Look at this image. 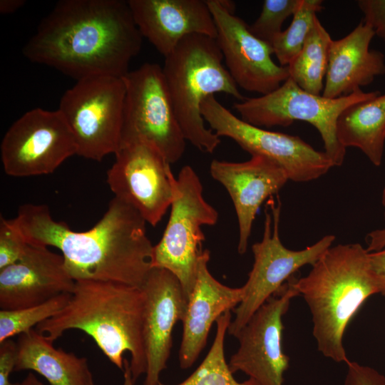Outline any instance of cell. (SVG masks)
Instances as JSON below:
<instances>
[{
  "mask_svg": "<svg viewBox=\"0 0 385 385\" xmlns=\"http://www.w3.org/2000/svg\"><path fill=\"white\" fill-rule=\"evenodd\" d=\"M125 86L123 78L94 76L77 81L58 111L72 131L77 155L101 161L121 142Z\"/></svg>",
  "mask_w": 385,
  "mask_h": 385,
  "instance_id": "cell-8",
  "label": "cell"
},
{
  "mask_svg": "<svg viewBox=\"0 0 385 385\" xmlns=\"http://www.w3.org/2000/svg\"><path fill=\"white\" fill-rule=\"evenodd\" d=\"M134 384L135 381L133 379L131 371L130 369V363L127 359H125L123 385H134ZM91 385H95L93 380L91 381Z\"/></svg>",
  "mask_w": 385,
  "mask_h": 385,
  "instance_id": "cell-36",
  "label": "cell"
},
{
  "mask_svg": "<svg viewBox=\"0 0 385 385\" xmlns=\"http://www.w3.org/2000/svg\"><path fill=\"white\" fill-rule=\"evenodd\" d=\"M25 4L24 0H1L0 12L2 14H12L21 8Z\"/></svg>",
  "mask_w": 385,
  "mask_h": 385,
  "instance_id": "cell-35",
  "label": "cell"
},
{
  "mask_svg": "<svg viewBox=\"0 0 385 385\" xmlns=\"http://www.w3.org/2000/svg\"><path fill=\"white\" fill-rule=\"evenodd\" d=\"M369 257L371 270L377 282L379 293L385 297V247L369 252Z\"/></svg>",
  "mask_w": 385,
  "mask_h": 385,
  "instance_id": "cell-33",
  "label": "cell"
},
{
  "mask_svg": "<svg viewBox=\"0 0 385 385\" xmlns=\"http://www.w3.org/2000/svg\"><path fill=\"white\" fill-rule=\"evenodd\" d=\"M143 37L164 57L185 36L217 37L216 26L206 0H128Z\"/></svg>",
  "mask_w": 385,
  "mask_h": 385,
  "instance_id": "cell-19",
  "label": "cell"
},
{
  "mask_svg": "<svg viewBox=\"0 0 385 385\" xmlns=\"http://www.w3.org/2000/svg\"><path fill=\"white\" fill-rule=\"evenodd\" d=\"M16 385H44L33 373L29 372L27 376Z\"/></svg>",
  "mask_w": 385,
  "mask_h": 385,
  "instance_id": "cell-37",
  "label": "cell"
},
{
  "mask_svg": "<svg viewBox=\"0 0 385 385\" xmlns=\"http://www.w3.org/2000/svg\"><path fill=\"white\" fill-rule=\"evenodd\" d=\"M210 251L204 250L197 270L196 280L188 300L179 350L180 366L190 368L205 348L212 324L224 313L235 309L243 297V289L219 282L210 274Z\"/></svg>",
  "mask_w": 385,
  "mask_h": 385,
  "instance_id": "cell-20",
  "label": "cell"
},
{
  "mask_svg": "<svg viewBox=\"0 0 385 385\" xmlns=\"http://www.w3.org/2000/svg\"><path fill=\"white\" fill-rule=\"evenodd\" d=\"M17 349L14 371H34L50 385H91L93 380L86 357L54 347L36 330L20 334Z\"/></svg>",
  "mask_w": 385,
  "mask_h": 385,
  "instance_id": "cell-22",
  "label": "cell"
},
{
  "mask_svg": "<svg viewBox=\"0 0 385 385\" xmlns=\"http://www.w3.org/2000/svg\"><path fill=\"white\" fill-rule=\"evenodd\" d=\"M75 282L61 255L29 244L18 262L0 270V309L30 307L71 294Z\"/></svg>",
  "mask_w": 385,
  "mask_h": 385,
  "instance_id": "cell-18",
  "label": "cell"
},
{
  "mask_svg": "<svg viewBox=\"0 0 385 385\" xmlns=\"http://www.w3.org/2000/svg\"><path fill=\"white\" fill-rule=\"evenodd\" d=\"M301 0H265L258 18L249 26L250 32L259 39L271 43L282 32L285 20L293 16Z\"/></svg>",
  "mask_w": 385,
  "mask_h": 385,
  "instance_id": "cell-28",
  "label": "cell"
},
{
  "mask_svg": "<svg viewBox=\"0 0 385 385\" xmlns=\"http://www.w3.org/2000/svg\"><path fill=\"white\" fill-rule=\"evenodd\" d=\"M144 294L143 335L146 357L144 385H158L166 368L172 332L185 314L188 299L178 278L170 271L153 267L140 288Z\"/></svg>",
  "mask_w": 385,
  "mask_h": 385,
  "instance_id": "cell-16",
  "label": "cell"
},
{
  "mask_svg": "<svg viewBox=\"0 0 385 385\" xmlns=\"http://www.w3.org/2000/svg\"><path fill=\"white\" fill-rule=\"evenodd\" d=\"M337 136L344 148H359L374 165H381L385 143V93L344 109L337 121Z\"/></svg>",
  "mask_w": 385,
  "mask_h": 385,
  "instance_id": "cell-23",
  "label": "cell"
},
{
  "mask_svg": "<svg viewBox=\"0 0 385 385\" xmlns=\"http://www.w3.org/2000/svg\"><path fill=\"white\" fill-rule=\"evenodd\" d=\"M210 173L232 200L239 228L237 251L242 255L247 251L260 206L278 195L289 180L287 175L276 163L259 155L238 163L213 160Z\"/></svg>",
  "mask_w": 385,
  "mask_h": 385,
  "instance_id": "cell-17",
  "label": "cell"
},
{
  "mask_svg": "<svg viewBox=\"0 0 385 385\" xmlns=\"http://www.w3.org/2000/svg\"><path fill=\"white\" fill-rule=\"evenodd\" d=\"M297 278H289L236 335L240 346L228 363L233 374L242 371L260 385H283L289 359L282 346V317L292 299L299 295Z\"/></svg>",
  "mask_w": 385,
  "mask_h": 385,
  "instance_id": "cell-14",
  "label": "cell"
},
{
  "mask_svg": "<svg viewBox=\"0 0 385 385\" xmlns=\"http://www.w3.org/2000/svg\"><path fill=\"white\" fill-rule=\"evenodd\" d=\"M14 220L29 244L58 249L75 281L141 288L153 268L154 245L147 235L146 221L118 197L87 231H73L64 222L55 220L46 205L24 204Z\"/></svg>",
  "mask_w": 385,
  "mask_h": 385,
  "instance_id": "cell-2",
  "label": "cell"
},
{
  "mask_svg": "<svg viewBox=\"0 0 385 385\" xmlns=\"http://www.w3.org/2000/svg\"><path fill=\"white\" fill-rule=\"evenodd\" d=\"M29 243L14 219L0 218V270L18 262Z\"/></svg>",
  "mask_w": 385,
  "mask_h": 385,
  "instance_id": "cell-29",
  "label": "cell"
},
{
  "mask_svg": "<svg viewBox=\"0 0 385 385\" xmlns=\"http://www.w3.org/2000/svg\"><path fill=\"white\" fill-rule=\"evenodd\" d=\"M206 3L216 26V41L237 86L261 96L279 88L289 77V70L273 61L271 45L255 36L249 25L235 15L232 1Z\"/></svg>",
  "mask_w": 385,
  "mask_h": 385,
  "instance_id": "cell-15",
  "label": "cell"
},
{
  "mask_svg": "<svg viewBox=\"0 0 385 385\" xmlns=\"http://www.w3.org/2000/svg\"><path fill=\"white\" fill-rule=\"evenodd\" d=\"M379 91L359 89L350 95L327 98L302 89L290 77L271 93L245 98L234 103V109L244 121L257 127L288 126L294 121L307 122L319 133L324 152L334 166L343 164L346 148L337 136V121L341 113L358 102L371 99Z\"/></svg>",
  "mask_w": 385,
  "mask_h": 385,
  "instance_id": "cell-6",
  "label": "cell"
},
{
  "mask_svg": "<svg viewBox=\"0 0 385 385\" xmlns=\"http://www.w3.org/2000/svg\"><path fill=\"white\" fill-rule=\"evenodd\" d=\"M125 86L120 145H155L170 164L183 156L186 140L175 115L162 67L145 63L122 77Z\"/></svg>",
  "mask_w": 385,
  "mask_h": 385,
  "instance_id": "cell-10",
  "label": "cell"
},
{
  "mask_svg": "<svg viewBox=\"0 0 385 385\" xmlns=\"http://www.w3.org/2000/svg\"><path fill=\"white\" fill-rule=\"evenodd\" d=\"M344 385H385V376L376 369L349 361Z\"/></svg>",
  "mask_w": 385,
  "mask_h": 385,
  "instance_id": "cell-31",
  "label": "cell"
},
{
  "mask_svg": "<svg viewBox=\"0 0 385 385\" xmlns=\"http://www.w3.org/2000/svg\"><path fill=\"white\" fill-rule=\"evenodd\" d=\"M71 297L70 293L55 297L42 304L11 310H0V343L21 334L62 310Z\"/></svg>",
  "mask_w": 385,
  "mask_h": 385,
  "instance_id": "cell-27",
  "label": "cell"
},
{
  "mask_svg": "<svg viewBox=\"0 0 385 385\" xmlns=\"http://www.w3.org/2000/svg\"><path fill=\"white\" fill-rule=\"evenodd\" d=\"M231 321L230 311L217 319L215 337L205 358L188 379L177 385H260L250 378L243 382L237 381L225 361L224 341ZM158 385L165 384L160 382Z\"/></svg>",
  "mask_w": 385,
  "mask_h": 385,
  "instance_id": "cell-25",
  "label": "cell"
},
{
  "mask_svg": "<svg viewBox=\"0 0 385 385\" xmlns=\"http://www.w3.org/2000/svg\"><path fill=\"white\" fill-rule=\"evenodd\" d=\"M322 4V0H301L290 25L274 38L271 46L280 66H287L300 52Z\"/></svg>",
  "mask_w": 385,
  "mask_h": 385,
  "instance_id": "cell-26",
  "label": "cell"
},
{
  "mask_svg": "<svg viewBox=\"0 0 385 385\" xmlns=\"http://www.w3.org/2000/svg\"><path fill=\"white\" fill-rule=\"evenodd\" d=\"M357 5L364 14V21L385 42V0H359Z\"/></svg>",
  "mask_w": 385,
  "mask_h": 385,
  "instance_id": "cell-30",
  "label": "cell"
},
{
  "mask_svg": "<svg viewBox=\"0 0 385 385\" xmlns=\"http://www.w3.org/2000/svg\"><path fill=\"white\" fill-rule=\"evenodd\" d=\"M215 38L192 34L183 38L165 57L162 67L174 111L185 140L204 153H212L220 138L204 123L201 106L216 93L242 101L238 86L222 63Z\"/></svg>",
  "mask_w": 385,
  "mask_h": 385,
  "instance_id": "cell-5",
  "label": "cell"
},
{
  "mask_svg": "<svg viewBox=\"0 0 385 385\" xmlns=\"http://www.w3.org/2000/svg\"><path fill=\"white\" fill-rule=\"evenodd\" d=\"M173 188L170 217L160 240L153 247V267L172 272L188 300L204 250L202 227L215 225L218 212L205 200L201 181L190 165L182 168Z\"/></svg>",
  "mask_w": 385,
  "mask_h": 385,
  "instance_id": "cell-7",
  "label": "cell"
},
{
  "mask_svg": "<svg viewBox=\"0 0 385 385\" xmlns=\"http://www.w3.org/2000/svg\"><path fill=\"white\" fill-rule=\"evenodd\" d=\"M144 294L140 288L111 282L76 281L66 307L36 330L54 342L69 329L90 336L106 357L123 371L128 351L134 381L146 372L143 335Z\"/></svg>",
  "mask_w": 385,
  "mask_h": 385,
  "instance_id": "cell-3",
  "label": "cell"
},
{
  "mask_svg": "<svg viewBox=\"0 0 385 385\" xmlns=\"http://www.w3.org/2000/svg\"><path fill=\"white\" fill-rule=\"evenodd\" d=\"M369 252L359 243L329 247L296 287L307 304L318 350L336 362L349 360L344 332L364 302L379 293L371 270Z\"/></svg>",
  "mask_w": 385,
  "mask_h": 385,
  "instance_id": "cell-4",
  "label": "cell"
},
{
  "mask_svg": "<svg viewBox=\"0 0 385 385\" xmlns=\"http://www.w3.org/2000/svg\"><path fill=\"white\" fill-rule=\"evenodd\" d=\"M142 42L128 1L61 0L22 51L31 62L76 81L94 76L122 78Z\"/></svg>",
  "mask_w": 385,
  "mask_h": 385,
  "instance_id": "cell-1",
  "label": "cell"
},
{
  "mask_svg": "<svg viewBox=\"0 0 385 385\" xmlns=\"http://www.w3.org/2000/svg\"><path fill=\"white\" fill-rule=\"evenodd\" d=\"M203 119L217 135L236 142L252 156L268 158L279 165L289 180L306 183L335 167L324 151L315 150L297 135L264 129L234 115L212 95L201 106Z\"/></svg>",
  "mask_w": 385,
  "mask_h": 385,
  "instance_id": "cell-11",
  "label": "cell"
},
{
  "mask_svg": "<svg viewBox=\"0 0 385 385\" xmlns=\"http://www.w3.org/2000/svg\"><path fill=\"white\" fill-rule=\"evenodd\" d=\"M17 342L11 339L0 343V385H16L9 380L17 361Z\"/></svg>",
  "mask_w": 385,
  "mask_h": 385,
  "instance_id": "cell-32",
  "label": "cell"
},
{
  "mask_svg": "<svg viewBox=\"0 0 385 385\" xmlns=\"http://www.w3.org/2000/svg\"><path fill=\"white\" fill-rule=\"evenodd\" d=\"M332 41L317 16L300 52L287 66L289 77L309 93L323 91Z\"/></svg>",
  "mask_w": 385,
  "mask_h": 385,
  "instance_id": "cell-24",
  "label": "cell"
},
{
  "mask_svg": "<svg viewBox=\"0 0 385 385\" xmlns=\"http://www.w3.org/2000/svg\"><path fill=\"white\" fill-rule=\"evenodd\" d=\"M374 36V29L362 21L346 36L332 41L324 97L350 95L385 74L384 55L369 48Z\"/></svg>",
  "mask_w": 385,
  "mask_h": 385,
  "instance_id": "cell-21",
  "label": "cell"
},
{
  "mask_svg": "<svg viewBox=\"0 0 385 385\" xmlns=\"http://www.w3.org/2000/svg\"><path fill=\"white\" fill-rule=\"evenodd\" d=\"M381 204H382V206L384 208V220H385V187L384 188L383 191H382Z\"/></svg>",
  "mask_w": 385,
  "mask_h": 385,
  "instance_id": "cell-38",
  "label": "cell"
},
{
  "mask_svg": "<svg viewBox=\"0 0 385 385\" xmlns=\"http://www.w3.org/2000/svg\"><path fill=\"white\" fill-rule=\"evenodd\" d=\"M366 250L369 252H376L385 247V228L378 229L369 232L366 237Z\"/></svg>",
  "mask_w": 385,
  "mask_h": 385,
  "instance_id": "cell-34",
  "label": "cell"
},
{
  "mask_svg": "<svg viewBox=\"0 0 385 385\" xmlns=\"http://www.w3.org/2000/svg\"><path fill=\"white\" fill-rule=\"evenodd\" d=\"M77 155L75 138L58 110L26 112L6 132L1 143L5 173L14 177L52 173Z\"/></svg>",
  "mask_w": 385,
  "mask_h": 385,
  "instance_id": "cell-12",
  "label": "cell"
},
{
  "mask_svg": "<svg viewBox=\"0 0 385 385\" xmlns=\"http://www.w3.org/2000/svg\"><path fill=\"white\" fill-rule=\"evenodd\" d=\"M282 203L278 195L268 199L265 209L264 232L261 241L252 245V268L242 286L243 297L234 309L235 319L227 332L236 337L253 314L302 267L313 265L332 247L333 235H327L299 250L287 248L279 237Z\"/></svg>",
  "mask_w": 385,
  "mask_h": 385,
  "instance_id": "cell-9",
  "label": "cell"
},
{
  "mask_svg": "<svg viewBox=\"0 0 385 385\" xmlns=\"http://www.w3.org/2000/svg\"><path fill=\"white\" fill-rule=\"evenodd\" d=\"M115 156L106 178L114 197L155 226L173 200L175 178L170 163L155 145L141 141L120 145Z\"/></svg>",
  "mask_w": 385,
  "mask_h": 385,
  "instance_id": "cell-13",
  "label": "cell"
}]
</instances>
